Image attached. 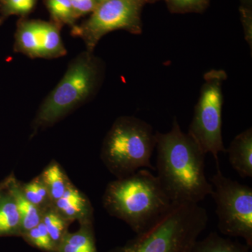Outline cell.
<instances>
[{
    "label": "cell",
    "mask_w": 252,
    "mask_h": 252,
    "mask_svg": "<svg viewBox=\"0 0 252 252\" xmlns=\"http://www.w3.org/2000/svg\"><path fill=\"white\" fill-rule=\"evenodd\" d=\"M157 170L164 191L172 203L198 204L211 195L212 184L205 172V154L175 118L171 130L156 132Z\"/></svg>",
    "instance_id": "1"
},
{
    "label": "cell",
    "mask_w": 252,
    "mask_h": 252,
    "mask_svg": "<svg viewBox=\"0 0 252 252\" xmlns=\"http://www.w3.org/2000/svg\"><path fill=\"white\" fill-rule=\"evenodd\" d=\"M172 203L157 175L147 169L112 181L102 197L109 215L124 220L137 234L157 223Z\"/></svg>",
    "instance_id": "2"
},
{
    "label": "cell",
    "mask_w": 252,
    "mask_h": 252,
    "mask_svg": "<svg viewBox=\"0 0 252 252\" xmlns=\"http://www.w3.org/2000/svg\"><path fill=\"white\" fill-rule=\"evenodd\" d=\"M207 210L193 203H173L152 227L109 252H193L206 228Z\"/></svg>",
    "instance_id": "3"
},
{
    "label": "cell",
    "mask_w": 252,
    "mask_h": 252,
    "mask_svg": "<svg viewBox=\"0 0 252 252\" xmlns=\"http://www.w3.org/2000/svg\"><path fill=\"white\" fill-rule=\"evenodd\" d=\"M156 144V133L148 123L134 117H119L104 138L101 159L117 179L141 169L155 170L151 158Z\"/></svg>",
    "instance_id": "4"
},
{
    "label": "cell",
    "mask_w": 252,
    "mask_h": 252,
    "mask_svg": "<svg viewBox=\"0 0 252 252\" xmlns=\"http://www.w3.org/2000/svg\"><path fill=\"white\" fill-rule=\"evenodd\" d=\"M93 52L73 61L57 86L41 104L32 122L33 135L54 125L94 94L102 78V62Z\"/></svg>",
    "instance_id": "5"
},
{
    "label": "cell",
    "mask_w": 252,
    "mask_h": 252,
    "mask_svg": "<svg viewBox=\"0 0 252 252\" xmlns=\"http://www.w3.org/2000/svg\"><path fill=\"white\" fill-rule=\"evenodd\" d=\"M226 79L223 69L205 73L188 132L204 153L212 154L217 163L219 154L226 151L222 137L223 85Z\"/></svg>",
    "instance_id": "6"
},
{
    "label": "cell",
    "mask_w": 252,
    "mask_h": 252,
    "mask_svg": "<svg viewBox=\"0 0 252 252\" xmlns=\"http://www.w3.org/2000/svg\"><path fill=\"white\" fill-rule=\"evenodd\" d=\"M211 182L220 233L243 238L252 248V189L223 175L219 162Z\"/></svg>",
    "instance_id": "7"
},
{
    "label": "cell",
    "mask_w": 252,
    "mask_h": 252,
    "mask_svg": "<svg viewBox=\"0 0 252 252\" xmlns=\"http://www.w3.org/2000/svg\"><path fill=\"white\" fill-rule=\"evenodd\" d=\"M143 2V0H107L100 3L87 21L74 28L72 33L84 41L89 52H93L101 38L110 32L124 30L140 34Z\"/></svg>",
    "instance_id": "8"
},
{
    "label": "cell",
    "mask_w": 252,
    "mask_h": 252,
    "mask_svg": "<svg viewBox=\"0 0 252 252\" xmlns=\"http://www.w3.org/2000/svg\"><path fill=\"white\" fill-rule=\"evenodd\" d=\"M53 205L71 223L77 220L81 225L93 223L94 208L90 200L72 183Z\"/></svg>",
    "instance_id": "9"
},
{
    "label": "cell",
    "mask_w": 252,
    "mask_h": 252,
    "mask_svg": "<svg viewBox=\"0 0 252 252\" xmlns=\"http://www.w3.org/2000/svg\"><path fill=\"white\" fill-rule=\"evenodd\" d=\"M232 167L242 178L252 177V129L238 134L227 149Z\"/></svg>",
    "instance_id": "10"
},
{
    "label": "cell",
    "mask_w": 252,
    "mask_h": 252,
    "mask_svg": "<svg viewBox=\"0 0 252 252\" xmlns=\"http://www.w3.org/2000/svg\"><path fill=\"white\" fill-rule=\"evenodd\" d=\"M21 236V217L7 178L0 183V237Z\"/></svg>",
    "instance_id": "11"
},
{
    "label": "cell",
    "mask_w": 252,
    "mask_h": 252,
    "mask_svg": "<svg viewBox=\"0 0 252 252\" xmlns=\"http://www.w3.org/2000/svg\"><path fill=\"white\" fill-rule=\"evenodd\" d=\"M8 187L16 199V204L21 217V235L28 230L37 226L41 221L42 211L35 205L28 201L21 191L20 182L14 175L7 177Z\"/></svg>",
    "instance_id": "12"
},
{
    "label": "cell",
    "mask_w": 252,
    "mask_h": 252,
    "mask_svg": "<svg viewBox=\"0 0 252 252\" xmlns=\"http://www.w3.org/2000/svg\"><path fill=\"white\" fill-rule=\"evenodd\" d=\"M18 51L32 58L41 57L40 21H23L16 33Z\"/></svg>",
    "instance_id": "13"
},
{
    "label": "cell",
    "mask_w": 252,
    "mask_h": 252,
    "mask_svg": "<svg viewBox=\"0 0 252 252\" xmlns=\"http://www.w3.org/2000/svg\"><path fill=\"white\" fill-rule=\"evenodd\" d=\"M56 252H97L93 223L81 225L75 233L67 232L57 248Z\"/></svg>",
    "instance_id": "14"
},
{
    "label": "cell",
    "mask_w": 252,
    "mask_h": 252,
    "mask_svg": "<svg viewBox=\"0 0 252 252\" xmlns=\"http://www.w3.org/2000/svg\"><path fill=\"white\" fill-rule=\"evenodd\" d=\"M39 175L49 190L53 204L63 196L72 183L61 165L55 160L50 162Z\"/></svg>",
    "instance_id": "15"
},
{
    "label": "cell",
    "mask_w": 252,
    "mask_h": 252,
    "mask_svg": "<svg viewBox=\"0 0 252 252\" xmlns=\"http://www.w3.org/2000/svg\"><path fill=\"white\" fill-rule=\"evenodd\" d=\"M41 57L57 58L66 51L61 40L59 26L55 23L41 22Z\"/></svg>",
    "instance_id": "16"
},
{
    "label": "cell",
    "mask_w": 252,
    "mask_h": 252,
    "mask_svg": "<svg viewBox=\"0 0 252 252\" xmlns=\"http://www.w3.org/2000/svg\"><path fill=\"white\" fill-rule=\"evenodd\" d=\"M250 248L248 245L212 233L203 240L196 242L193 252H250Z\"/></svg>",
    "instance_id": "17"
},
{
    "label": "cell",
    "mask_w": 252,
    "mask_h": 252,
    "mask_svg": "<svg viewBox=\"0 0 252 252\" xmlns=\"http://www.w3.org/2000/svg\"><path fill=\"white\" fill-rule=\"evenodd\" d=\"M41 222L44 223L51 240L58 248L63 237L68 231V227L71 222L66 220L55 208L54 205L43 210Z\"/></svg>",
    "instance_id": "18"
},
{
    "label": "cell",
    "mask_w": 252,
    "mask_h": 252,
    "mask_svg": "<svg viewBox=\"0 0 252 252\" xmlns=\"http://www.w3.org/2000/svg\"><path fill=\"white\" fill-rule=\"evenodd\" d=\"M21 191L28 201L40 209L41 211L53 205L49 190L39 175L28 183H20Z\"/></svg>",
    "instance_id": "19"
},
{
    "label": "cell",
    "mask_w": 252,
    "mask_h": 252,
    "mask_svg": "<svg viewBox=\"0 0 252 252\" xmlns=\"http://www.w3.org/2000/svg\"><path fill=\"white\" fill-rule=\"evenodd\" d=\"M23 239L34 248L46 252H56L57 248L46 230L44 223L40 222L37 226L28 230L22 235Z\"/></svg>",
    "instance_id": "20"
},
{
    "label": "cell",
    "mask_w": 252,
    "mask_h": 252,
    "mask_svg": "<svg viewBox=\"0 0 252 252\" xmlns=\"http://www.w3.org/2000/svg\"><path fill=\"white\" fill-rule=\"evenodd\" d=\"M47 6L55 24H72L75 19L71 0H47Z\"/></svg>",
    "instance_id": "21"
},
{
    "label": "cell",
    "mask_w": 252,
    "mask_h": 252,
    "mask_svg": "<svg viewBox=\"0 0 252 252\" xmlns=\"http://www.w3.org/2000/svg\"><path fill=\"white\" fill-rule=\"evenodd\" d=\"M172 11L176 12L200 11L205 9L209 0H165Z\"/></svg>",
    "instance_id": "22"
},
{
    "label": "cell",
    "mask_w": 252,
    "mask_h": 252,
    "mask_svg": "<svg viewBox=\"0 0 252 252\" xmlns=\"http://www.w3.org/2000/svg\"><path fill=\"white\" fill-rule=\"evenodd\" d=\"M5 7L11 14L26 15L31 12L36 0H3Z\"/></svg>",
    "instance_id": "23"
},
{
    "label": "cell",
    "mask_w": 252,
    "mask_h": 252,
    "mask_svg": "<svg viewBox=\"0 0 252 252\" xmlns=\"http://www.w3.org/2000/svg\"><path fill=\"white\" fill-rule=\"evenodd\" d=\"M75 18L93 12L97 6V0H71Z\"/></svg>",
    "instance_id": "24"
},
{
    "label": "cell",
    "mask_w": 252,
    "mask_h": 252,
    "mask_svg": "<svg viewBox=\"0 0 252 252\" xmlns=\"http://www.w3.org/2000/svg\"><path fill=\"white\" fill-rule=\"evenodd\" d=\"M243 23L244 30H245V39L248 41L249 45L252 48V18L250 16V13L247 12L246 10H243Z\"/></svg>",
    "instance_id": "25"
},
{
    "label": "cell",
    "mask_w": 252,
    "mask_h": 252,
    "mask_svg": "<svg viewBox=\"0 0 252 252\" xmlns=\"http://www.w3.org/2000/svg\"><path fill=\"white\" fill-rule=\"evenodd\" d=\"M107 1V0H97V4L100 3L104 2V1Z\"/></svg>",
    "instance_id": "26"
},
{
    "label": "cell",
    "mask_w": 252,
    "mask_h": 252,
    "mask_svg": "<svg viewBox=\"0 0 252 252\" xmlns=\"http://www.w3.org/2000/svg\"><path fill=\"white\" fill-rule=\"evenodd\" d=\"M144 1H154V0H143Z\"/></svg>",
    "instance_id": "27"
}]
</instances>
